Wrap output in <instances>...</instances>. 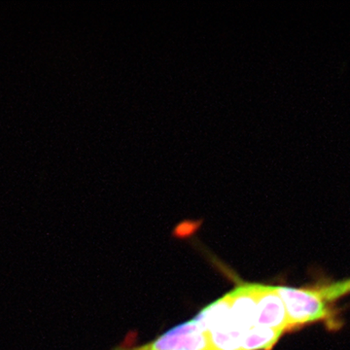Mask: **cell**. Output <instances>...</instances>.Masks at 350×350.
<instances>
[{"label":"cell","instance_id":"cell-1","mask_svg":"<svg viewBox=\"0 0 350 350\" xmlns=\"http://www.w3.org/2000/svg\"><path fill=\"white\" fill-rule=\"evenodd\" d=\"M284 304L288 317V328L306 325L317 321H330L328 301L319 288L276 287Z\"/></svg>","mask_w":350,"mask_h":350},{"label":"cell","instance_id":"cell-2","mask_svg":"<svg viewBox=\"0 0 350 350\" xmlns=\"http://www.w3.org/2000/svg\"><path fill=\"white\" fill-rule=\"evenodd\" d=\"M114 350H213L206 332L194 319L167 332L150 342L131 349Z\"/></svg>","mask_w":350,"mask_h":350},{"label":"cell","instance_id":"cell-3","mask_svg":"<svg viewBox=\"0 0 350 350\" xmlns=\"http://www.w3.org/2000/svg\"><path fill=\"white\" fill-rule=\"evenodd\" d=\"M255 325L282 332L289 330L284 304L276 287L259 284Z\"/></svg>","mask_w":350,"mask_h":350},{"label":"cell","instance_id":"cell-4","mask_svg":"<svg viewBox=\"0 0 350 350\" xmlns=\"http://www.w3.org/2000/svg\"><path fill=\"white\" fill-rule=\"evenodd\" d=\"M258 290L259 284L245 283L227 294L232 320L243 332L255 326Z\"/></svg>","mask_w":350,"mask_h":350},{"label":"cell","instance_id":"cell-5","mask_svg":"<svg viewBox=\"0 0 350 350\" xmlns=\"http://www.w3.org/2000/svg\"><path fill=\"white\" fill-rule=\"evenodd\" d=\"M206 334L213 350H241L243 332L234 323L231 315Z\"/></svg>","mask_w":350,"mask_h":350},{"label":"cell","instance_id":"cell-6","mask_svg":"<svg viewBox=\"0 0 350 350\" xmlns=\"http://www.w3.org/2000/svg\"><path fill=\"white\" fill-rule=\"evenodd\" d=\"M282 332L253 326L243 332L241 350H271L282 336Z\"/></svg>","mask_w":350,"mask_h":350},{"label":"cell","instance_id":"cell-7","mask_svg":"<svg viewBox=\"0 0 350 350\" xmlns=\"http://www.w3.org/2000/svg\"><path fill=\"white\" fill-rule=\"evenodd\" d=\"M322 296L327 301L337 300L338 298L350 293V280L345 282L332 283L327 286L319 287Z\"/></svg>","mask_w":350,"mask_h":350}]
</instances>
